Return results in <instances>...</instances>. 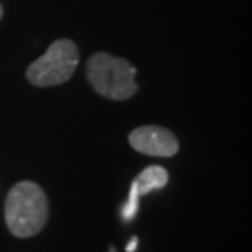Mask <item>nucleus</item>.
<instances>
[{
    "label": "nucleus",
    "mask_w": 252,
    "mask_h": 252,
    "mask_svg": "<svg viewBox=\"0 0 252 252\" xmlns=\"http://www.w3.org/2000/svg\"><path fill=\"white\" fill-rule=\"evenodd\" d=\"M136 246H138V238H133L129 244H126V251H128V252H134Z\"/></svg>",
    "instance_id": "423d86ee"
},
{
    "label": "nucleus",
    "mask_w": 252,
    "mask_h": 252,
    "mask_svg": "<svg viewBox=\"0 0 252 252\" xmlns=\"http://www.w3.org/2000/svg\"><path fill=\"white\" fill-rule=\"evenodd\" d=\"M129 144L134 151L153 158H170L179 151V141L160 126H141L131 131Z\"/></svg>",
    "instance_id": "20e7f679"
},
{
    "label": "nucleus",
    "mask_w": 252,
    "mask_h": 252,
    "mask_svg": "<svg viewBox=\"0 0 252 252\" xmlns=\"http://www.w3.org/2000/svg\"><path fill=\"white\" fill-rule=\"evenodd\" d=\"M87 77L100 95L112 100H126L138 92L136 69L108 53H97L89 59Z\"/></svg>",
    "instance_id": "f03ea898"
},
{
    "label": "nucleus",
    "mask_w": 252,
    "mask_h": 252,
    "mask_svg": "<svg viewBox=\"0 0 252 252\" xmlns=\"http://www.w3.org/2000/svg\"><path fill=\"white\" fill-rule=\"evenodd\" d=\"M169 182V174L167 170L160 165H149L141 172L138 177L133 180L129 189L128 200L122 210L123 220L131 221L134 218V215L138 213V206H139V198L146 193L158 189L165 187Z\"/></svg>",
    "instance_id": "39448f33"
},
{
    "label": "nucleus",
    "mask_w": 252,
    "mask_h": 252,
    "mask_svg": "<svg viewBox=\"0 0 252 252\" xmlns=\"http://www.w3.org/2000/svg\"><path fill=\"white\" fill-rule=\"evenodd\" d=\"M49 203L38 184L23 180L10 189L5 200V224L15 238H32L48 223Z\"/></svg>",
    "instance_id": "f257e3e1"
},
{
    "label": "nucleus",
    "mask_w": 252,
    "mask_h": 252,
    "mask_svg": "<svg viewBox=\"0 0 252 252\" xmlns=\"http://www.w3.org/2000/svg\"><path fill=\"white\" fill-rule=\"evenodd\" d=\"M2 13H3V10H2V5H0V18H2Z\"/></svg>",
    "instance_id": "0eeeda50"
},
{
    "label": "nucleus",
    "mask_w": 252,
    "mask_h": 252,
    "mask_svg": "<svg viewBox=\"0 0 252 252\" xmlns=\"http://www.w3.org/2000/svg\"><path fill=\"white\" fill-rule=\"evenodd\" d=\"M79 64V51L70 39H58L44 56L30 64L27 77L36 87H51L64 84L72 77Z\"/></svg>",
    "instance_id": "7ed1b4c3"
}]
</instances>
